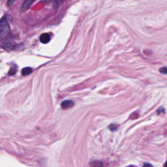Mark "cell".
<instances>
[{
  "instance_id": "obj_7",
  "label": "cell",
  "mask_w": 167,
  "mask_h": 167,
  "mask_svg": "<svg viewBox=\"0 0 167 167\" xmlns=\"http://www.w3.org/2000/svg\"><path fill=\"white\" fill-rule=\"evenodd\" d=\"M2 47H3L4 49L7 50V51H10L13 49L14 45H12V44L11 43H5V44H2Z\"/></svg>"
},
{
  "instance_id": "obj_13",
  "label": "cell",
  "mask_w": 167,
  "mask_h": 167,
  "mask_svg": "<svg viewBox=\"0 0 167 167\" xmlns=\"http://www.w3.org/2000/svg\"><path fill=\"white\" fill-rule=\"evenodd\" d=\"M52 1H53V0H41V1L44 3V4H49L50 3H51Z\"/></svg>"
},
{
  "instance_id": "obj_15",
  "label": "cell",
  "mask_w": 167,
  "mask_h": 167,
  "mask_svg": "<svg viewBox=\"0 0 167 167\" xmlns=\"http://www.w3.org/2000/svg\"><path fill=\"white\" fill-rule=\"evenodd\" d=\"M164 166H167V161L166 162V163L164 164Z\"/></svg>"
},
{
  "instance_id": "obj_8",
  "label": "cell",
  "mask_w": 167,
  "mask_h": 167,
  "mask_svg": "<svg viewBox=\"0 0 167 167\" xmlns=\"http://www.w3.org/2000/svg\"><path fill=\"white\" fill-rule=\"evenodd\" d=\"M63 1L64 0H55L54 5H53L54 8H56V7H59L62 3H63Z\"/></svg>"
},
{
  "instance_id": "obj_14",
  "label": "cell",
  "mask_w": 167,
  "mask_h": 167,
  "mask_svg": "<svg viewBox=\"0 0 167 167\" xmlns=\"http://www.w3.org/2000/svg\"><path fill=\"white\" fill-rule=\"evenodd\" d=\"M144 166H151V164H144Z\"/></svg>"
},
{
  "instance_id": "obj_12",
  "label": "cell",
  "mask_w": 167,
  "mask_h": 167,
  "mask_svg": "<svg viewBox=\"0 0 167 167\" xmlns=\"http://www.w3.org/2000/svg\"><path fill=\"white\" fill-rule=\"evenodd\" d=\"M160 72L162 74H167V68L163 67V68L160 69Z\"/></svg>"
},
{
  "instance_id": "obj_2",
  "label": "cell",
  "mask_w": 167,
  "mask_h": 167,
  "mask_svg": "<svg viewBox=\"0 0 167 167\" xmlns=\"http://www.w3.org/2000/svg\"><path fill=\"white\" fill-rule=\"evenodd\" d=\"M35 0H25L23 5L21 7V11L24 12L27 11V9L29 8V7L31 5V4H33V2Z\"/></svg>"
},
{
  "instance_id": "obj_1",
  "label": "cell",
  "mask_w": 167,
  "mask_h": 167,
  "mask_svg": "<svg viewBox=\"0 0 167 167\" xmlns=\"http://www.w3.org/2000/svg\"><path fill=\"white\" fill-rule=\"evenodd\" d=\"M11 37V29L5 17L0 20V42L5 41Z\"/></svg>"
},
{
  "instance_id": "obj_4",
  "label": "cell",
  "mask_w": 167,
  "mask_h": 167,
  "mask_svg": "<svg viewBox=\"0 0 167 167\" xmlns=\"http://www.w3.org/2000/svg\"><path fill=\"white\" fill-rule=\"evenodd\" d=\"M40 41L43 44H46L50 41V37L48 33H43L40 36Z\"/></svg>"
},
{
  "instance_id": "obj_6",
  "label": "cell",
  "mask_w": 167,
  "mask_h": 167,
  "mask_svg": "<svg viewBox=\"0 0 167 167\" xmlns=\"http://www.w3.org/2000/svg\"><path fill=\"white\" fill-rule=\"evenodd\" d=\"M17 71V67L16 65H13V66L11 67L10 70L9 71V76H12L14 74H15Z\"/></svg>"
},
{
  "instance_id": "obj_3",
  "label": "cell",
  "mask_w": 167,
  "mask_h": 167,
  "mask_svg": "<svg viewBox=\"0 0 167 167\" xmlns=\"http://www.w3.org/2000/svg\"><path fill=\"white\" fill-rule=\"evenodd\" d=\"M74 106V103L71 100H65L61 103V106L63 109H67Z\"/></svg>"
},
{
  "instance_id": "obj_11",
  "label": "cell",
  "mask_w": 167,
  "mask_h": 167,
  "mask_svg": "<svg viewBox=\"0 0 167 167\" xmlns=\"http://www.w3.org/2000/svg\"><path fill=\"white\" fill-rule=\"evenodd\" d=\"M16 1V0H7V5L8 6H11Z\"/></svg>"
},
{
  "instance_id": "obj_5",
  "label": "cell",
  "mask_w": 167,
  "mask_h": 167,
  "mask_svg": "<svg viewBox=\"0 0 167 167\" xmlns=\"http://www.w3.org/2000/svg\"><path fill=\"white\" fill-rule=\"evenodd\" d=\"M33 70L31 67H25L22 70V74L23 76H26V75H29L30 74Z\"/></svg>"
},
{
  "instance_id": "obj_9",
  "label": "cell",
  "mask_w": 167,
  "mask_h": 167,
  "mask_svg": "<svg viewBox=\"0 0 167 167\" xmlns=\"http://www.w3.org/2000/svg\"><path fill=\"white\" fill-rule=\"evenodd\" d=\"M90 165L94 166H103V163L99 161H94L90 164Z\"/></svg>"
},
{
  "instance_id": "obj_10",
  "label": "cell",
  "mask_w": 167,
  "mask_h": 167,
  "mask_svg": "<svg viewBox=\"0 0 167 167\" xmlns=\"http://www.w3.org/2000/svg\"><path fill=\"white\" fill-rule=\"evenodd\" d=\"M118 127V126H117V125H115V124L110 125L109 126V129H110L112 131H115L116 130H117Z\"/></svg>"
}]
</instances>
